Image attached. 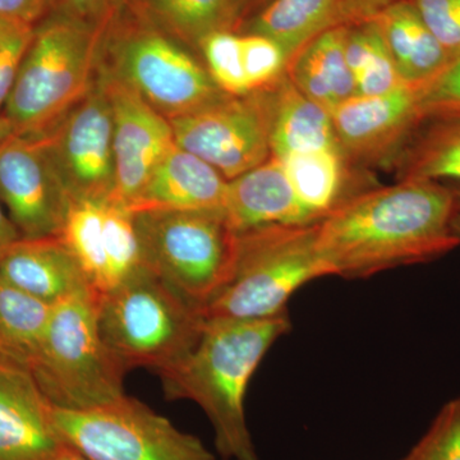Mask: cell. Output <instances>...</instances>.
<instances>
[{"label":"cell","mask_w":460,"mask_h":460,"mask_svg":"<svg viewBox=\"0 0 460 460\" xmlns=\"http://www.w3.org/2000/svg\"><path fill=\"white\" fill-rule=\"evenodd\" d=\"M56 460H90L83 454L78 453L77 450L72 449L71 447H66L60 452L59 456H57Z\"/></svg>","instance_id":"obj_42"},{"label":"cell","mask_w":460,"mask_h":460,"mask_svg":"<svg viewBox=\"0 0 460 460\" xmlns=\"http://www.w3.org/2000/svg\"><path fill=\"white\" fill-rule=\"evenodd\" d=\"M18 239H21L20 233L9 219L7 211L0 201V259L16 243Z\"/></svg>","instance_id":"obj_38"},{"label":"cell","mask_w":460,"mask_h":460,"mask_svg":"<svg viewBox=\"0 0 460 460\" xmlns=\"http://www.w3.org/2000/svg\"><path fill=\"white\" fill-rule=\"evenodd\" d=\"M27 368L42 394L60 410H93L126 395V371L100 338L98 296L91 290L53 305L40 347Z\"/></svg>","instance_id":"obj_7"},{"label":"cell","mask_w":460,"mask_h":460,"mask_svg":"<svg viewBox=\"0 0 460 460\" xmlns=\"http://www.w3.org/2000/svg\"><path fill=\"white\" fill-rule=\"evenodd\" d=\"M419 109L422 122L460 119V56L452 58L438 75L420 84Z\"/></svg>","instance_id":"obj_32"},{"label":"cell","mask_w":460,"mask_h":460,"mask_svg":"<svg viewBox=\"0 0 460 460\" xmlns=\"http://www.w3.org/2000/svg\"><path fill=\"white\" fill-rule=\"evenodd\" d=\"M289 330L288 313L261 320L206 319L192 352L159 374L166 398L187 399L204 411L224 459L260 460L247 423L248 385L272 344Z\"/></svg>","instance_id":"obj_2"},{"label":"cell","mask_w":460,"mask_h":460,"mask_svg":"<svg viewBox=\"0 0 460 460\" xmlns=\"http://www.w3.org/2000/svg\"><path fill=\"white\" fill-rule=\"evenodd\" d=\"M345 30L347 25L321 33L287 66L290 83L330 113L357 95L345 56Z\"/></svg>","instance_id":"obj_22"},{"label":"cell","mask_w":460,"mask_h":460,"mask_svg":"<svg viewBox=\"0 0 460 460\" xmlns=\"http://www.w3.org/2000/svg\"><path fill=\"white\" fill-rule=\"evenodd\" d=\"M271 156L339 147L332 113L304 95L288 75L270 87Z\"/></svg>","instance_id":"obj_20"},{"label":"cell","mask_w":460,"mask_h":460,"mask_svg":"<svg viewBox=\"0 0 460 460\" xmlns=\"http://www.w3.org/2000/svg\"><path fill=\"white\" fill-rule=\"evenodd\" d=\"M66 447L31 372L0 354V460H56Z\"/></svg>","instance_id":"obj_16"},{"label":"cell","mask_w":460,"mask_h":460,"mask_svg":"<svg viewBox=\"0 0 460 460\" xmlns=\"http://www.w3.org/2000/svg\"><path fill=\"white\" fill-rule=\"evenodd\" d=\"M450 59L460 56V0H411Z\"/></svg>","instance_id":"obj_34"},{"label":"cell","mask_w":460,"mask_h":460,"mask_svg":"<svg viewBox=\"0 0 460 460\" xmlns=\"http://www.w3.org/2000/svg\"><path fill=\"white\" fill-rule=\"evenodd\" d=\"M401 0H345L349 23L370 20L378 12Z\"/></svg>","instance_id":"obj_37"},{"label":"cell","mask_w":460,"mask_h":460,"mask_svg":"<svg viewBox=\"0 0 460 460\" xmlns=\"http://www.w3.org/2000/svg\"><path fill=\"white\" fill-rule=\"evenodd\" d=\"M241 38L250 93L268 89L286 75L288 58L279 44L257 33H241Z\"/></svg>","instance_id":"obj_30"},{"label":"cell","mask_w":460,"mask_h":460,"mask_svg":"<svg viewBox=\"0 0 460 460\" xmlns=\"http://www.w3.org/2000/svg\"><path fill=\"white\" fill-rule=\"evenodd\" d=\"M266 2H269V0H234L235 7H237L239 16H241L242 25L251 13H255L257 9L261 8Z\"/></svg>","instance_id":"obj_39"},{"label":"cell","mask_w":460,"mask_h":460,"mask_svg":"<svg viewBox=\"0 0 460 460\" xmlns=\"http://www.w3.org/2000/svg\"><path fill=\"white\" fill-rule=\"evenodd\" d=\"M53 305L0 278V354L29 367L44 338Z\"/></svg>","instance_id":"obj_27"},{"label":"cell","mask_w":460,"mask_h":460,"mask_svg":"<svg viewBox=\"0 0 460 460\" xmlns=\"http://www.w3.org/2000/svg\"><path fill=\"white\" fill-rule=\"evenodd\" d=\"M13 126L9 122L8 118L5 117L4 114L0 113V144H2L3 141L7 140L9 136L13 135Z\"/></svg>","instance_id":"obj_41"},{"label":"cell","mask_w":460,"mask_h":460,"mask_svg":"<svg viewBox=\"0 0 460 460\" xmlns=\"http://www.w3.org/2000/svg\"><path fill=\"white\" fill-rule=\"evenodd\" d=\"M53 420L63 441L90 460H217L198 436L131 396L86 411L53 407Z\"/></svg>","instance_id":"obj_9"},{"label":"cell","mask_w":460,"mask_h":460,"mask_svg":"<svg viewBox=\"0 0 460 460\" xmlns=\"http://www.w3.org/2000/svg\"><path fill=\"white\" fill-rule=\"evenodd\" d=\"M345 56L356 84V96L380 95L404 84L372 20L348 23Z\"/></svg>","instance_id":"obj_28"},{"label":"cell","mask_w":460,"mask_h":460,"mask_svg":"<svg viewBox=\"0 0 460 460\" xmlns=\"http://www.w3.org/2000/svg\"><path fill=\"white\" fill-rule=\"evenodd\" d=\"M186 48L127 5L109 23L99 66L172 120L229 96Z\"/></svg>","instance_id":"obj_4"},{"label":"cell","mask_w":460,"mask_h":460,"mask_svg":"<svg viewBox=\"0 0 460 460\" xmlns=\"http://www.w3.org/2000/svg\"><path fill=\"white\" fill-rule=\"evenodd\" d=\"M280 160V159H279ZM296 199L314 223L362 190L348 184L341 148H323L281 159Z\"/></svg>","instance_id":"obj_24"},{"label":"cell","mask_w":460,"mask_h":460,"mask_svg":"<svg viewBox=\"0 0 460 460\" xmlns=\"http://www.w3.org/2000/svg\"><path fill=\"white\" fill-rule=\"evenodd\" d=\"M317 224L238 233L234 268L206 305V319L261 320L286 314L296 290L330 277L317 250Z\"/></svg>","instance_id":"obj_6"},{"label":"cell","mask_w":460,"mask_h":460,"mask_svg":"<svg viewBox=\"0 0 460 460\" xmlns=\"http://www.w3.org/2000/svg\"><path fill=\"white\" fill-rule=\"evenodd\" d=\"M402 460H460V396L441 408L425 435Z\"/></svg>","instance_id":"obj_31"},{"label":"cell","mask_w":460,"mask_h":460,"mask_svg":"<svg viewBox=\"0 0 460 460\" xmlns=\"http://www.w3.org/2000/svg\"><path fill=\"white\" fill-rule=\"evenodd\" d=\"M0 201L21 238L58 237L71 208L48 136H9L0 144Z\"/></svg>","instance_id":"obj_11"},{"label":"cell","mask_w":460,"mask_h":460,"mask_svg":"<svg viewBox=\"0 0 460 460\" xmlns=\"http://www.w3.org/2000/svg\"><path fill=\"white\" fill-rule=\"evenodd\" d=\"M99 75L104 80L111 113L115 190L111 199L131 208L140 198L157 163L175 144L172 124L123 84Z\"/></svg>","instance_id":"obj_15"},{"label":"cell","mask_w":460,"mask_h":460,"mask_svg":"<svg viewBox=\"0 0 460 460\" xmlns=\"http://www.w3.org/2000/svg\"><path fill=\"white\" fill-rule=\"evenodd\" d=\"M226 187L213 166L174 144L129 210H223Z\"/></svg>","instance_id":"obj_19"},{"label":"cell","mask_w":460,"mask_h":460,"mask_svg":"<svg viewBox=\"0 0 460 460\" xmlns=\"http://www.w3.org/2000/svg\"><path fill=\"white\" fill-rule=\"evenodd\" d=\"M205 323L202 308L146 268L98 296L100 338L126 372L171 370L192 352Z\"/></svg>","instance_id":"obj_5"},{"label":"cell","mask_w":460,"mask_h":460,"mask_svg":"<svg viewBox=\"0 0 460 460\" xmlns=\"http://www.w3.org/2000/svg\"><path fill=\"white\" fill-rule=\"evenodd\" d=\"M395 164L399 181L460 184V119L420 123Z\"/></svg>","instance_id":"obj_26"},{"label":"cell","mask_w":460,"mask_h":460,"mask_svg":"<svg viewBox=\"0 0 460 460\" xmlns=\"http://www.w3.org/2000/svg\"><path fill=\"white\" fill-rule=\"evenodd\" d=\"M108 26L49 14L35 27L3 109L14 133L49 135L89 93Z\"/></svg>","instance_id":"obj_3"},{"label":"cell","mask_w":460,"mask_h":460,"mask_svg":"<svg viewBox=\"0 0 460 460\" xmlns=\"http://www.w3.org/2000/svg\"><path fill=\"white\" fill-rule=\"evenodd\" d=\"M420 86L404 84L380 95L354 96L332 111L345 162L357 165L395 163L422 123Z\"/></svg>","instance_id":"obj_14"},{"label":"cell","mask_w":460,"mask_h":460,"mask_svg":"<svg viewBox=\"0 0 460 460\" xmlns=\"http://www.w3.org/2000/svg\"><path fill=\"white\" fill-rule=\"evenodd\" d=\"M199 50L205 58L206 69L220 90L230 96L251 93L244 74L241 33H210L201 41Z\"/></svg>","instance_id":"obj_29"},{"label":"cell","mask_w":460,"mask_h":460,"mask_svg":"<svg viewBox=\"0 0 460 460\" xmlns=\"http://www.w3.org/2000/svg\"><path fill=\"white\" fill-rule=\"evenodd\" d=\"M33 33V26L0 18V113H3Z\"/></svg>","instance_id":"obj_33"},{"label":"cell","mask_w":460,"mask_h":460,"mask_svg":"<svg viewBox=\"0 0 460 460\" xmlns=\"http://www.w3.org/2000/svg\"><path fill=\"white\" fill-rule=\"evenodd\" d=\"M447 183L399 181L357 193L317 224V250L330 277L377 272L434 261L460 246Z\"/></svg>","instance_id":"obj_1"},{"label":"cell","mask_w":460,"mask_h":460,"mask_svg":"<svg viewBox=\"0 0 460 460\" xmlns=\"http://www.w3.org/2000/svg\"><path fill=\"white\" fill-rule=\"evenodd\" d=\"M129 0H51L50 14L74 18L91 26H107Z\"/></svg>","instance_id":"obj_35"},{"label":"cell","mask_w":460,"mask_h":460,"mask_svg":"<svg viewBox=\"0 0 460 460\" xmlns=\"http://www.w3.org/2000/svg\"><path fill=\"white\" fill-rule=\"evenodd\" d=\"M0 278L47 304L90 290L62 238L18 239L0 259Z\"/></svg>","instance_id":"obj_18"},{"label":"cell","mask_w":460,"mask_h":460,"mask_svg":"<svg viewBox=\"0 0 460 460\" xmlns=\"http://www.w3.org/2000/svg\"><path fill=\"white\" fill-rule=\"evenodd\" d=\"M47 136L72 202L113 196V113L102 75H98L89 93Z\"/></svg>","instance_id":"obj_12"},{"label":"cell","mask_w":460,"mask_h":460,"mask_svg":"<svg viewBox=\"0 0 460 460\" xmlns=\"http://www.w3.org/2000/svg\"><path fill=\"white\" fill-rule=\"evenodd\" d=\"M51 0H0V18L36 27L50 14Z\"/></svg>","instance_id":"obj_36"},{"label":"cell","mask_w":460,"mask_h":460,"mask_svg":"<svg viewBox=\"0 0 460 460\" xmlns=\"http://www.w3.org/2000/svg\"><path fill=\"white\" fill-rule=\"evenodd\" d=\"M454 192V214H453V229L456 234L460 238V184H450Z\"/></svg>","instance_id":"obj_40"},{"label":"cell","mask_w":460,"mask_h":460,"mask_svg":"<svg viewBox=\"0 0 460 460\" xmlns=\"http://www.w3.org/2000/svg\"><path fill=\"white\" fill-rule=\"evenodd\" d=\"M370 20L380 30L402 83L426 84L449 62L411 0L396 2Z\"/></svg>","instance_id":"obj_23"},{"label":"cell","mask_w":460,"mask_h":460,"mask_svg":"<svg viewBox=\"0 0 460 460\" xmlns=\"http://www.w3.org/2000/svg\"><path fill=\"white\" fill-rule=\"evenodd\" d=\"M169 122L175 144L213 166L226 181L271 156L270 87L244 96H226Z\"/></svg>","instance_id":"obj_10"},{"label":"cell","mask_w":460,"mask_h":460,"mask_svg":"<svg viewBox=\"0 0 460 460\" xmlns=\"http://www.w3.org/2000/svg\"><path fill=\"white\" fill-rule=\"evenodd\" d=\"M235 233L274 226H311L283 163L270 156L262 164L228 181L223 208Z\"/></svg>","instance_id":"obj_17"},{"label":"cell","mask_w":460,"mask_h":460,"mask_svg":"<svg viewBox=\"0 0 460 460\" xmlns=\"http://www.w3.org/2000/svg\"><path fill=\"white\" fill-rule=\"evenodd\" d=\"M145 268L205 310L228 283L237 233L223 210L132 211Z\"/></svg>","instance_id":"obj_8"},{"label":"cell","mask_w":460,"mask_h":460,"mask_svg":"<svg viewBox=\"0 0 460 460\" xmlns=\"http://www.w3.org/2000/svg\"><path fill=\"white\" fill-rule=\"evenodd\" d=\"M345 0H269L244 21L239 33H257L280 45L288 63L321 33L348 25Z\"/></svg>","instance_id":"obj_21"},{"label":"cell","mask_w":460,"mask_h":460,"mask_svg":"<svg viewBox=\"0 0 460 460\" xmlns=\"http://www.w3.org/2000/svg\"><path fill=\"white\" fill-rule=\"evenodd\" d=\"M59 237L102 296L145 268L132 211L111 199L72 202Z\"/></svg>","instance_id":"obj_13"},{"label":"cell","mask_w":460,"mask_h":460,"mask_svg":"<svg viewBox=\"0 0 460 460\" xmlns=\"http://www.w3.org/2000/svg\"><path fill=\"white\" fill-rule=\"evenodd\" d=\"M128 5L190 49L199 50L210 33L239 32L242 26L234 0H129Z\"/></svg>","instance_id":"obj_25"}]
</instances>
